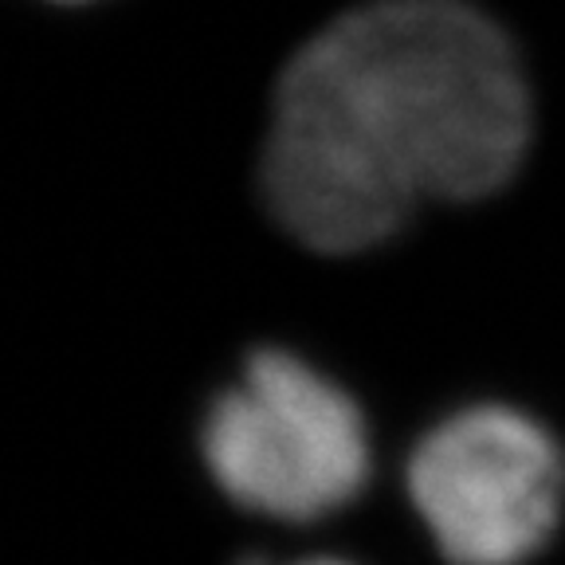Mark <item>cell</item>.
Instances as JSON below:
<instances>
[{
    "label": "cell",
    "instance_id": "6da1fadb",
    "mask_svg": "<svg viewBox=\"0 0 565 565\" xmlns=\"http://www.w3.org/2000/svg\"><path fill=\"white\" fill-rule=\"evenodd\" d=\"M530 141V87L507 32L463 0H373L282 71L264 201L330 256L388 239L420 204L511 181Z\"/></svg>",
    "mask_w": 565,
    "mask_h": 565
},
{
    "label": "cell",
    "instance_id": "7a4b0ae2",
    "mask_svg": "<svg viewBox=\"0 0 565 565\" xmlns=\"http://www.w3.org/2000/svg\"><path fill=\"white\" fill-rule=\"evenodd\" d=\"M201 456L232 503L287 522L342 511L370 479L362 408L287 350L252 353L212 401Z\"/></svg>",
    "mask_w": 565,
    "mask_h": 565
},
{
    "label": "cell",
    "instance_id": "3957f363",
    "mask_svg": "<svg viewBox=\"0 0 565 565\" xmlns=\"http://www.w3.org/2000/svg\"><path fill=\"white\" fill-rule=\"evenodd\" d=\"M408 491L451 565H522L557 526L565 463L539 420L479 405L424 436Z\"/></svg>",
    "mask_w": 565,
    "mask_h": 565
},
{
    "label": "cell",
    "instance_id": "277c9868",
    "mask_svg": "<svg viewBox=\"0 0 565 565\" xmlns=\"http://www.w3.org/2000/svg\"><path fill=\"white\" fill-rule=\"evenodd\" d=\"M299 565H350V562H334V557H310V562H299Z\"/></svg>",
    "mask_w": 565,
    "mask_h": 565
},
{
    "label": "cell",
    "instance_id": "5b68a950",
    "mask_svg": "<svg viewBox=\"0 0 565 565\" xmlns=\"http://www.w3.org/2000/svg\"><path fill=\"white\" fill-rule=\"evenodd\" d=\"M55 4H83V0H55Z\"/></svg>",
    "mask_w": 565,
    "mask_h": 565
}]
</instances>
